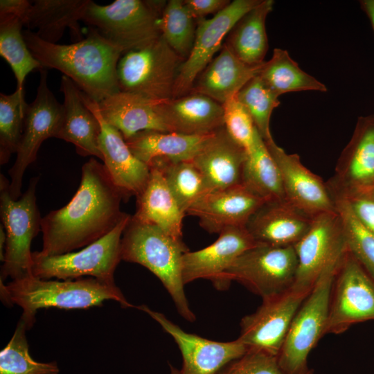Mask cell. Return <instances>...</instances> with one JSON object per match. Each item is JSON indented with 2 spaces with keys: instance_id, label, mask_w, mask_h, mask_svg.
I'll use <instances>...</instances> for the list:
<instances>
[{
  "instance_id": "cell-1",
  "label": "cell",
  "mask_w": 374,
  "mask_h": 374,
  "mask_svg": "<svg viewBox=\"0 0 374 374\" xmlns=\"http://www.w3.org/2000/svg\"><path fill=\"white\" fill-rule=\"evenodd\" d=\"M124 196L104 164L91 158L82 167L80 184L64 206L41 220L42 249L46 256L83 248L111 232L123 218Z\"/></svg>"
},
{
  "instance_id": "cell-2",
  "label": "cell",
  "mask_w": 374,
  "mask_h": 374,
  "mask_svg": "<svg viewBox=\"0 0 374 374\" xmlns=\"http://www.w3.org/2000/svg\"><path fill=\"white\" fill-rule=\"evenodd\" d=\"M23 35L44 69L61 71L91 100L99 103L120 91L117 66L123 52L95 30L89 28L86 38L67 45L45 42L28 29Z\"/></svg>"
},
{
  "instance_id": "cell-3",
  "label": "cell",
  "mask_w": 374,
  "mask_h": 374,
  "mask_svg": "<svg viewBox=\"0 0 374 374\" xmlns=\"http://www.w3.org/2000/svg\"><path fill=\"white\" fill-rule=\"evenodd\" d=\"M0 293L6 304L17 305L23 310L21 317L29 328L42 308L86 309L101 305L107 300L117 301L123 308L133 307L115 281L92 277L60 281L30 276L11 280L8 284L0 282Z\"/></svg>"
},
{
  "instance_id": "cell-4",
  "label": "cell",
  "mask_w": 374,
  "mask_h": 374,
  "mask_svg": "<svg viewBox=\"0 0 374 374\" xmlns=\"http://www.w3.org/2000/svg\"><path fill=\"white\" fill-rule=\"evenodd\" d=\"M188 249L159 227L132 218L121 239V259L139 264L154 274L170 295L179 313L190 322L195 320L184 291L182 258Z\"/></svg>"
},
{
  "instance_id": "cell-5",
  "label": "cell",
  "mask_w": 374,
  "mask_h": 374,
  "mask_svg": "<svg viewBox=\"0 0 374 374\" xmlns=\"http://www.w3.org/2000/svg\"><path fill=\"white\" fill-rule=\"evenodd\" d=\"M166 3L163 1L116 0L101 6L91 1L82 21L124 54L161 37L159 19Z\"/></svg>"
},
{
  "instance_id": "cell-6",
  "label": "cell",
  "mask_w": 374,
  "mask_h": 374,
  "mask_svg": "<svg viewBox=\"0 0 374 374\" xmlns=\"http://www.w3.org/2000/svg\"><path fill=\"white\" fill-rule=\"evenodd\" d=\"M39 180L30 181L26 191L17 199L10 195V181L0 176V212L6 234L0 282L8 278L19 279L32 274L33 239L41 230V220L37 205L36 188Z\"/></svg>"
},
{
  "instance_id": "cell-7",
  "label": "cell",
  "mask_w": 374,
  "mask_h": 374,
  "mask_svg": "<svg viewBox=\"0 0 374 374\" xmlns=\"http://www.w3.org/2000/svg\"><path fill=\"white\" fill-rule=\"evenodd\" d=\"M342 254L323 269L292 319L277 356L285 374H304L310 370L308 357L326 335L331 287Z\"/></svg>"
},
{
  "instance_id": "cell-8",
  "label": "cell",
  "mask_w": 374,
  "mask_h": 374,
  "mask_svg": "<svg viewBox=\"0 0 374 374\" xmlns=\"http://www.w3.org/2000/svg\"><path fill=\"white\" fill-rule=\"evenodd\" d=\"M132 215L126 213L108 234L78 251L46 256L32 252V274L48 280H73L89 276L114 281V271L121 259V239Z\"/></svg>"
},
{
  "instance_id": "cell-9",
  "label": "cell",
  "mask_w": 374,
  "mask_h": 374,
  "mask_svg": "<svg viewBox=\"0 0 374 374\" xmlns=\"http://www.w3.org/2000/svg\"><path fill=\"white\" fill-rule=\"evenodd\" d=\"M184 61L161 36L143 47L127 51L117 66L120 91L156 100L171 99Z\"/></svg>"
},
{
  "instance_id": "cell-10",
  "label": "cell",
  "mask_w": 374,
  "mask_h": 374,
  "mask_svg": "<svg viewBox=\"0 0 374 374\" xmlns=\"http://www.w3.org/2000/svg\"><path fill=\"white\" fill-rule=\"evenodd\" d=\"M297 266L293 246L258 244L240 255L226 271L222 277V290L235 280L262 299L273 297L292 287Z\"/></svg>"
},
{
  "instance_id": "cell-11",
  "label": "cell",
  "mask_w": 374,
  "mask_h": 374,
  "mask_svg": "<svg viewBox=\"0 0 374 374\" xmlns=\"http://www.w3.org/2000/svg\"><path fill=\"white\" fill-rule=\"evenodd\" d=\"M372 320L374 279L346 247L332 280L326 335L341 334L354 324Z\"/></svg>"
},
{
  "instance_id": "cell-12",
  "label": "cell",
  "mask_w": 374,
  "mask_h": 374,
  "mask_svg": "<svg viewBox=\"0 0 374 374\" xmlns=\"http://www.w3.org/2000/svg\"><path fill=\"white\" fill-rule=\"evenodd\" d=\"M39 82L35 100L28 104L16 159L8 173V190L14 199L21 196L22 180L27 168L35 161L42 143L51 137L56 138L63 116V105L55 98L48 85L46 69L39 71Z\"/></svg>"
},
{
  "instance_id": "cell-13",
  "label": "cell",
  "mask_w": 374,
  "mask_h": 374,
  "mask_svg": "<svg viewBox=\"0 0 374 374\" xmlns=\"http://www.w3.org/2000/svg\"><path fill=\"white\" fill-rule=\"evenodd\" d=\"M262 0H234L212 18L197 21L195 42L188 57L181 64L172 98L189 93L196 79L221 50L222 41L235 24Z\"/></svg>"
},
{
  "instance_id": "cell-14",
  "label": "cell",
  "mask_w": 374,
  "mask_h": 374,
  "mask_svg": "<svg viewBox=\"0 0 374 374\" xmlns=\"http://www.w3.org/2000/svg\"><path fill=\"white\" fill-rule=\"evenodd\" d=\"M310 292L291 288L283 294L262 299L253 313L242 319L238 339L247 349L277 357L294 315Z\"/></svg>"
},
{
  "instance_id": "cell-15",
  "label": "cell",
  "mask_w": 374,
  "mask_h": 374,
  "mask_svg": "<svg viewBox=\"0 0 374 374\" xmlns=\"http://www.w3.org/2000/svg\"><path fill=\"white\" fill-rule=\"evenodd\" d=\"M294 247L298 266L292 288L310 292L323 269L346 249L337 210L314 216L310 229Z\"/></svg>"
},
{
  "instance_id": "cell-16",
  "label": "cell",
  "mask_w": 374,
  "mask_h": 374,
  "mask_svg": "<svg viewBox=\"0 0 374 374\" xmlns=\"http://www.w3.org/2000/svg\"><path fill=\"white\" fill-rule=\"evenodd\" d=\"M136 308L148 314L173 338L182 356L181 374H219L225 366L247 350L238 339L228 342L212 341L186 332L163 314L145 305Z\"/></svg>"
},
{
  "instance_id": "cell-17",
  "label": "cell",
  "mask_w": 374,
  "mask_h": 374,
  "mask_svg": "<svg viewBox=\"0 0 374 374\" xmlns=\"http://www.w3.org/2000/svg\"><path fill=\"white\" fill-rule=\"evenodd\" d=\"M280 170L286 200L306 215L336 211L326 182L307 168L297 154H288L274 139L265 141Z\"/></svg>"
},
{
  "instance_id": "cell-18",
  "label": "cell",
  "mask_w": 374,
  "mask_h": 374,
  "mask_svg": "<svg viewBox=\"0 0 374 374\" xmlns=\"http://www.w3.org/2000/svg\"><path fill=\"white\" fill-rule=\"evenodd\" d=\"M326 184L331 194L341 195L374 187V114L358 118Z\"/></svg>"
},
{
  "instance_id": "cell-19",
  "label": "cell",
  "mask_w": 374,
  "mask_h": 374,
  "mask_svg": "<svg viewBox=\"0 0 374 374\" xmlns=\"http://www.w3.org/2000/svg\"><path fill=\"white\" fill-rule=\"evenodd\" d=\"M83 100L99 121V149L103 161L112 181L124 196L137 197L145 187L150 168L131 152L121 133L101 115L98 103L82 93Z\"/></svg>"
},
{
  "instance_id": "cell-20",
  "label": "cell",
  "mask_w": 374,
  "mask_h": 374,
  "mask_svg": "<svg viewBox=\"0 0 374 374\" xmlns=\"http://www.w3.org/2000/svg\"><path fill=\"white\" fill-rule=\"evenodd\" d=\"M257 244L246 227H229L222 230L209 246L184 253L182 258L184 284L204 278L210 280L215 288L222 290V277L226 271L240 255Z\"/></svg>"
},
{
  "instance_id": "cell-21",
  "label": "cell",
  "mask_w": 374,
  "mask_h": 374,
  "mask_svg": "<svg viewBox=\"0 0 374 374\" xmlns=\"http://www.w3.org/2000/svg\"><path fill=\"white\" fill-rule=\"evenodd\" d=\"M267 201L244 184L210 191L188 210L197 217L200 226L211 233H220L229 227H246L256 211Z\"/></svg>"
},
{
  "instance_id": "cell-22",
  "label": "cell",
  "mask_w": 374,
  "mask_h": 374,
  "mask_svg": "<svg viewBox=\"0 0 374 374\" xmlns=\"http://www.w3.org/2000/svg\"><path fill=\"white\" fill-rule=\"evenodd\" d=\"M247 156L223 127L211 134L191 161L202 174L208 193L242 184Z\"/></svg>"
},
{
  "instance_id": "cell-23",
  "label": "cell",
  "mask_w": 374,
  "mask_h": 374,
  "mask_svg": "<svg viewBox=\"0 0 374 374\" xmlns=\"http://www.w3.org/2000/svg\"><path fill=\"white\" fill-rule=\"evenodd\" d=\"M163 101L120 91L98 105L103 118L127 140L142 131L172 132L163 114Z\"/></svg>"
},
{
  "instance_id": "cell-24",
  "label": "cell",
  "mask_w": 374,
  "mask_h": 374,
  "mask_svg": "<svg viewBox=\"0 0 374 374\" xmlns=\"http://www.w3.org/2000/svg\"><path fill=\"white\" fill-rule=\"evenodd\" d=\"M312 220L286 199L270 201L256 211L246 228L258 244L294 247L307 233Z\"/></svg>"
},
{
  "instance_id": "cell-25",
  "label": "cell",
  "mask_w": 374,
  "mask_h": 374,
  "mask_svg": "<svg viewBox=\"0 0 374 374\" xmlns=\"http://www.w3.org/2000/svg\"><path fill=\"white\" fill-rule=\"evenodd\" d=\"M60 91L64 95V110L56 138L74 145L81 156H93L103 160L98 143L100 125L85 104L82 92L65 75L61 78Z\"/></svg>"
},
{
  "instance_id": "cell-26",
  "label": "cell",
  "mask_w": 374,
  "mask_h": 374,
  "mask_svg": "<svg viewBox=\"0 0 374 374\" xmlns=\"http://www.w3.org/2000/svg\"><path fill=\"white\" fill-rule=\"evenodd\" d=\"M264 62L258 65L246 64L224 44L220 53L196 79L190 93L205 95L223 105L259 74Z\"/></svg>"
},
{
  "instance_id": "cell-27",
  "label": "cell",
  "mask_w": 374,
  "mask_h": 374,
  "mask_svg": "<svg viewBox=\"0 0 374 374\" xmlns=\"http://www.w3.org/2000/svg\"><path fill=\"white\" fill-rule=\"evenodd\" d=\"M150 175L143 191L136 197L132 218L154 225L170 237L182 240V222L186 214L170 190L161 172L150 166Z\"/></svg>"
},
{
  "instance_id": "cell-28",
  "label": "cell",
  "mask_w": 374,
  "mask_h": 374,
  "mask_svg": "<svg viewBox=\"0 0 374 374\" xmlns=\"http://www.w3.org/2000/svg\"><path fill=\"white\" fill-rule=\"evenodd\" d=\"M91 0H36L31 4L24 26L37 29L42 40L57 44L66 28L72 39H83L79 21H82Z\"/></svg>"
},
{
  "instance_id": "cell-29",
  "label": "cell",
  "mask_w": 374,
  "mask_h": 374,
  "mask_svg": "<svg viewBox=\"0 0 374 374\" xmlns=\"http://www.w3.org/2000/svg\"><path fill=\"white\" fill-rule=\"evenodd\" d=\"M162 108L172 132L206 134L224 127L222 105L201 93L163 100Z\"/></svg>"
},
{
  "instance_id": "cell-30",
  "label": "cell",
  "mask_w": 374,
  "mask_h": 374,
  "mask_svg": "<svg viewBox=\"0 0 374 374\" xmlns=\"http://www.w3.org/2000/svg\"><path fill=\"white\" fill-rule=\"evenodd\" d=\"M213 133L185 134L142 131L125 141L134 155L149 166L157 159L170 161H191Z\"/></svg>"
},
{
  "instance_id": "cell-31",
  "label": "cell",
  "mask_w": 374,
  "mask_h": 374,
  "mask_svg": "<svg viewBox=\"0 0 374 374\" xmlns=\"http://www.w3.org/2000/svg\"><path fill=\"white\" fill-rule=\"evenodd\" d=\"M274 1L262 0L235 24L229 33L227 46L246 64L263 63L268 50L265 22L272 11Z\"/></svg>"
},
{
  "instance_id": "cell-32",
  "label": "cell",
  "mask_w": 374,
  "mask_h": 374,
  "mask_svg": "<svg viewBox=\"0 0 374 374\" xmlns=\"http://www.w3.org/2000/svg\"><path fill=\"white\" fill-rule=\"evenodd\" d=\"M242 184L267 202L286 199L278 167L258 132L247 152Z\"/></svg>"
},
{
  "instance_id": "cell-33",
  "label": "cell",
  "mask_w": 374,
  "mask_h": 374,
  "mask_svg": "<svg viewBox=\"0 0 374 374\" xmlns=\"http://www.w3.org/2000/svg\"><path fill=\"white\" fill-rule=\"evenodd\" d=\"M264 83L277 96L290 92H326V86L302 70L284 49L275 48L271 58L265 62L258 74Z\"/></svg>"
},
{
  "instance_id": "cell-34",
  "label": "cell",
  "mask_w": 374,
  "mask_h": 374,
  "mask_svg": "<svg viewBox=\"0 0 374 374\" xmlns=\"http://www.w3.org/2000/svg\"><path fill=\"white\" fill-rule=\"evenodd\" d=\"M23 21L18 17L0 16V55L8 62L17 80V89L24 91L27 75L44 69L29 50L25 42Z\"/></svg>"
},
{
  "instance_id": "cell-35",
  "label": "cell",
  "mask_w": 374,
  "mask_h": 374,
  "mask_svg": "<svg viewBox=\"0 0 374 374\" xmlns=\"http://www.w3.org/2000/svg\"><path fill=\"white\" fill-rule=\"evenodd\" d=\"M149 166L159 169L181 211L188 208L206 191L203 177L192 161H170L157 159Z\"/></svg>"
},
{
  "instance_id": "cell-36",
  "label": "cell",
  "mask_w": 374,
  "mask_h": 374,
  "mask_svg": "<svg viewBox=\"0 0 374 374\" xmlns=\"http://www.w3.org/2000/svg\"><path fill=\"white\" fill-rule=\"evenodd\" d=\"M196 25L197 20L181 0L167 1L159 19L161 36L184 60L192 51Z\"/></svg>"
},
{
  "instance_id": "cell-37",
  "label": "cell",
  "mask_w": 374,
  "mask_h": 374,
  "mask_svg": "<svg viewBox=\"0 0 374 374\" xmlns=\"http://www.w3.org/2000/svg\"><path fill=\"white\" fill-rule=\"evenodd\" d=\"M28 329L21 317L11 339L0 353V374H58L55 362H38L30 357L26 336Z\"/></svg>"
},
{
  "instance_id": "cell-38",
  "label": "cell",
  "mask_w": 374,
  "mask_h": 374,
  "mask_svg": "<svg viewBox=\"0 0 374 374\" xmlns=\"http://www.w3.org/2000/svg\"><path fill=\"white\" fill-rule=\"evenodd\" d=\"M331 195L341 221L346 249L374 279V233L356 217L342 197Z\"/></svg>"
},
{
  "instance_id": "cell-39",
  "label": "cell",
  "mask_w": 374,
  "mask_h": 374,
  "mask_svg": "<svg viewBox=\"0 0 374 374\" xmlns=\"http://www.w3.org/2000/svg\"><path fill=\"white\" fill-rule=\"evenodd\" d=\"M28 103L24 91L16 89L11 94L0 93V163L6 164L17 154L23 132Z\"/></svg>"
},
{
  "instance_id": "cell-40",
  "label": "cell",
  "mask_w": 374,
  "mask_h": 374,
  "mask_svg": "<svg viewBox=\"0 0 374 374\" xmlns=\"http://www.w3.org/2000/svg\"><path fill=\"white\" fill-rule=\"evenodd\" d=\"M236 97L250 114L263 140L267 141L272 139L270 120L274 109L280 103L279 96L258 75L241 89Z\"/></svg>"
},
{
  "instance_id": "cell-41",
  "label": "cell",
  "mask_w": 374,
  "mask_h": 374,
  "mask_svg": "<svg viewBox=\"0 0 374 374\" xmlns=\"http://www.w3.org/2000/svg\"><path fill=\"white\" fill-rule=\"evenodd\" d=\"M222 107L224 127L229 135L247 153L252 148L258 134L250 114L236 96L226 101Z\"/></svg>"
},
{
  "instance_id": "cell-42",
  "label": "cell",
  "mask_w": 374,
  "mask_h": 374,
  "mask_svg": "<svg viewBox=\"0 0 374 374\" xmlns=\"http://www.w3.org/2000/svg\"><path fill=\"white\" fill-rule=\"evenodd\" d=\"M219 374H285L276 356L264 351L247 349L241 357L225 366Z\"/></svg>"
},
{
  "instance_id": "cell-43",
  "label": "cell",
  "mask_w": 374,
  "mask_h": 374,
  "mask_svg": "<svg viewBox=\"0 0 374 374\" xmlns=\"http://www.w3.org/2000/svg\"><path fill=\"white\" fill-rule=\"evenodd\" d=\"M337 195L342 197L356 217L374 233V187L344 195Z\"/></svg>"
},
{
  "instance_id": "cell-44",
  "label": "cell",
  "mask_w": 374,
  "mask_h": 374,
  "mask_svg": "<svg viewBox=\"0 0 374 374\" xmlns=\"http://www.w3.org/2000/svg\"><path fill=\"white\" fill-rule=\"evenodd\" d=\"M187 9L197 21L204 19L206 15H215L224 9L230 3L229 0H185Z\"/></svg>"
},
{
  "instance_id": "cell-45",
  "label": "cell",
  "mask_w": 374,
  "mask_h": 374,
  "mask_svg": "<svg viewBox=\"0 0 374 374\" xmlns=\"http://www.w3.org/2000/svg\"><path fill=\"white\" fill-rule=\"evenodd\" d=\"M32 3L27 0H1L0 16L9 15L19 18L24 24L26 20Z\"/></svg>"
},
{
  "instance_id": "cell-46",
  "label": "cell",
  "mask_w": 374,
  "mask_h": 374,
  "mask_svg": "<svg viewBox=\"0 0 374 374\" xmlns=\"http://www.w3.org/2000/svg\"><path fill=\"white\" fill-rule=\"evenodd\" d=\"M359 3L362 9L368 16L374 30V0H362Z\"/></svg>"
},
{
  "instance_id": "cell-47",
  "label": "cell",
  "mask_w": 374,
  "mask_h": 374,
  "mask_svg": "<svg viewBox=\"0 0 374 374\" xmlns=\"http://www.w3.org/2000/svg\"><path fill=\"white\" fill-rule=\"evenodd\" d=\"M6 242V234L3 224L0 226V258L1 260L3 261L4 256L5 246Z\"/></svg>"
},
{
  "instance_id": "cell-48",
  "label": "cell",
  "mask_w": 374,
  "mask_h": 374,
  "mask_svg": "<svg viewBox=\"0 0 374 374\" xmlns=\"http://www.w3.org/2000/svg\"><path fill=\"white\" fill-rule=\"evenodd\" d=\"M170 374H181L180 371H179L177 368H175L172 365H170Z\"/></svg>"
},
{
  "instance_id": "cell-49",
  "label": "cell",
  "mask_w": 374,
  "mask_h": 374,
  "mask_svg": "<svg viewBox=\"0 0 374 374\" xmlns=\"http://www.w3.org/2000/svg\"><path fill=\"white\" fill-rule=\"evenodd\" d=\"M304 374H314V371L312 369H310L308 372H306Z\"/></svg>"
}]
</instances>
